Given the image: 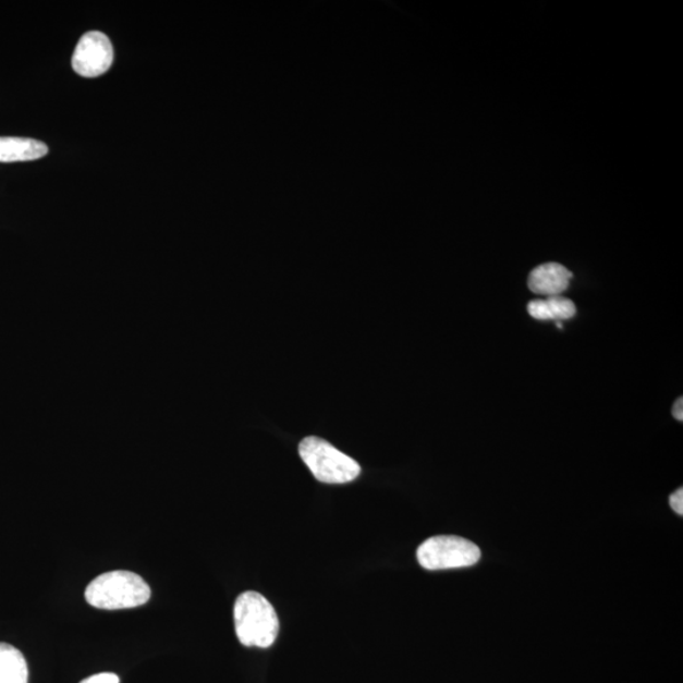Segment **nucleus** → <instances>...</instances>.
<instances>
[{"mask_svg": "<svg viewBox=\"0 0 683 683\" xmlns=\"http://www.w3.org/2000/svg\"><path fill=\"white\" fill-rule=\"evenodd\" d=\"M576 305L568 297L551 296L528 304V313L537 320H568L576 316Z\"/></svg>", "mask_w": 683, "mask_h": 683, "instance_id": "nucleus-8", "label": "nucleus"}, {"mask_svg": "<svg viewBox=\"0 0 683 683\" xmlns=\"http://www.w3.org/2000/svg\"><path fill=\"white\" fill-rule=\"evenodd\" d=\"M300 454L305 465L318 481L325 484H347L361 474L358 463L317 437L304 438Z\"/></svg>", "mask_w": 683, "mask_h": 683, "instance_id": "nucleus-3", "label": "nucleus"}, {"mask_svg": "<svg viewBox=\"0 0 683 683\" xmlns=\"http://www.w3.org/2000/svg\"><path fill=\"white\" fill-rule=\"evenodd\" d=\"M572 272L566 267L551 263L536 267L528 280L532 293L547 297L560 296L570 286Z\"/></svg>", "mask_w": 683, "mask_h": 683, "instance_id": "nucleus-6", "label": "nucleus"}, {"mask_svg": "<svg viewBox=\"0 0 683 683\" xmlns=\"http://www.w3.org/2000/svg\"><path fill=\"white\" fill-rule=\"evenodd\" d=\"M49 147L41 141L23 137H0V162H25L42 159Z\"/></svg>", "mask_w": 683, "mask_h": 683, "instance_id": "nucleus-7", "label": "nucleus"}, {"mask_svg": "<svg viewBox=\"0 0 683 683\" xmlns=\"http://www.w3.org/2000/svg\"><path fill=\"white\" fill-rule=\"evenodd\" d=\"M113 60L111 39L98 31H93V33L85 34L76 45L73 69L83 77H97L111 69Z\"/></svg>", "mask_w": 683, "mask_h": 683, "instance_id": "nucleus-5", "label": "nucleus"}, {"mask_svg": "<svg viewBox=\"0 0 683 683\" xmlns=\"http://www.w3.org/2000/svg\"><path fill=\"white\" fill-rule=\"evenodd\" d=\"M0 683H28L25 656L7 643H0Z\"/></svg>", "mask_w": 683, "mask_h": 683, "instance_id": "nucleus-9", "label": "nucleus"}, {"mask_svg": "<svg viewBox=\"0 0 683 683\" xmlns=\"http://www.w3.org/2000/svg\"><path fill=\"white\" fill-rule=\"evenodd\" d=\"M418 562L429 571L474 566L481 551L473 541L458 536L431 537L418 548Z\"/></svg>", "mask_w": 683, "mask_h": 683, "instance_id": "nucleus-4", "label": "nucleus"}, {"mask_svg": "<svg viewBox=\"0 0 683 683\" xmlns=\"http://www.w3.org/2000/svg\"><path fill=\"white\" fill-rule=\"evenodd\" d=\"M81 683H120V678L115 673L105 672L93 674V676L83 680Z\"/></svg>", "mask_w": 683, "mask_h": 683, "instance_id": "nucleus-10", "label": "nucleus"}, {"mask_svg": "<svg viewBox=\"0 0 683 683\" xmlns=\"http://www.w3.org/2000/svg\"><path fill=\"white\" fill-rule=\"evenodd\" d=\"M670 504H671V508L674 510V512H676L679 515L683 514V490L682 489H679L678 491H674L671 495Z\"/></svg>", "mask_w": 683, "mask_h": 683, "instance_id": "nucleus-11", "label": "nucleus"}, {"mask_svg": "<svg viewBox=\"0 0 683 683\" xmlns=\"http://www.w3.org/2000/svg\"><path fill=\"white\" fill-rule=\"evenodd\" d=\"M672 414H673V417L676 418L679 422L683 420V399L682 398L678 399L676 403H674Z\"/></svg>", "mask_w": 683, "mask_h": 683, "instance_id": "nucleus-12", "label": "nucleus"}, {"mask_svg": "<svg viewBox=\"0 0 683 683\" xmlns=\"http://www.w3.org/2000/svg\"><path fill=\"white\" fill-rule=\"evenodd\" d=\"M151 598L146 581L131 571H112L94 578L85 590L92 607L103 610L132 609Z\"/></svg>", "mask_w": 683, "mask_h": 683, "instance_id": "nucleus-2", "label": "nucleus"}, {"mask_svg": "<svg viewBox=\"0 0 683 683\" xmlns=\"http://www.w3.org/2000/svg\"><path fill=\"white\" fill-rule=\"evenodd\" d=\"M233 617L235 634L243 646L269 648L277 641L279 618L261 594L247 591L240 595L234 603Z\"/></svg>", "mask_w": 683, "mask_h": 683, "instance_id": "nucleus-1", "label": "nucleus"}]
</instances>
